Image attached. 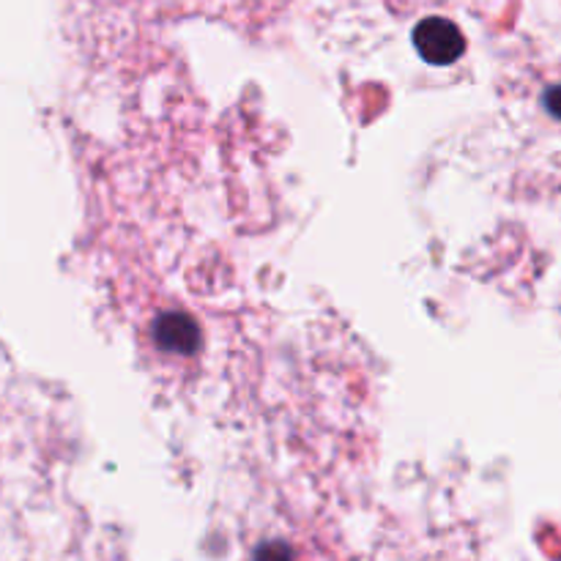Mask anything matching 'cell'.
Segmentation results:
<instances>
[{"label": "cell", "instance_id": "cell-2", "mask_svg": "<svg viewBox=\"0 0 561 561\" xmlns=\"http://www.w3.org/2000/svg\"><path fill=\"white\" fill-rule=\"evenodd\" d=\"M252 561H294V551L285 542H263Z\"/></svg>", "mask_w": 561, "mask_h": 561}, {"label": "cell", "instance_id": "cell-1", "mask_svg": "<svg viewBox=\"0 0 561 561\" xmlns=\"http://www.w3.org/2000/svg\"><path fill=\"white\" fill-rule=\"evenodd\" d=\"M414 44L422 58L431 64H453L463 55V33L458 31L455 22L442 20V16L422 20L414 27Z\"/></svg>", "mask_w": 561, "mask_h": 561}]
</instances>
